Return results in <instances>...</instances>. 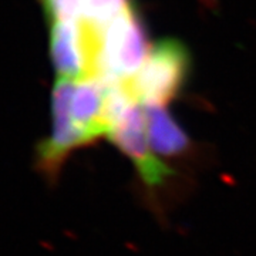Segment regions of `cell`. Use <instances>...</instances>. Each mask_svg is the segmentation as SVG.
<instances>
[{
    "instance_id": "cell-2",
    "label": "cell",
    "mask_w": 256,
    "mask_h": 256,
    "mask_svg": "<svg viewBox=\"0 0 256 256\" xmlns=\"http://www.w3.org/2000/svg\"><path fill=\"white\" fill-rule=\"evenodd\" d=\"M188 68L186 47L178 40H161L150 48L141 68L124 86L141 107L165 108L182 88Z\"/></svg>"
},
{
    "instance_id": "cell-1",
    "label": "cell",
    "mask_w": 256,
    "mask_h": 256,
    "mask_svg": "<svg viewBox=\"0 0 256 256\" xmlns=\"http://www.w3.org/2000/svg\"><path fill=\"white\" fill-rule=\"evenodd\" d=\"M150 53L146 28L131 6L98 26L94 80L124 82L134 77Z\"/></svg>"
},
{
    "instance_id": "cell-3",
    "label": "cell",
    "mask_w": 256,
    "mask_h": 256,
    "mask_svg": "<svg viewBox=\"0 0 256 256\" xmlns=\"http://www.w3.org/2000/svg\"><path fill=\"white\" fill-rule=\"evenodd\" d=\"M107 138L132 161L148 188L164 185L172 170L156 156L148 141L146 108L132 104L111 121Z\"/></svg>"
},
{
    "instance_id": "cell-4",
    "label": "cell",
    "mask_w": 256,
    "mask_h": 256,
    "mask_svg": "<svg viewBox=\"0 0 256 256\" xmlns=\"http://www.w3.org/2000/svg\"><path fill=\"white\" fill-rule=\"evenodd\" d=\"M146 134L156 156H176L190 146V138L165 108H146Z\"/></svg>"
},
{
    "instance_id": "cell-5",
    "label": "cell",
    "mask_w": 256,
    "mask_h": 256,
    "mask_svg": "<svg viewBox=\"0 0 256 256\" xmlns=\"http://www.w3.org/2000/svg\"><path fill=\"white\" fill-rule=\"evenodd\" d=\"M46 14L52 22L82 20L88 0H42Z\"/></svg>"
}]
</instances>
